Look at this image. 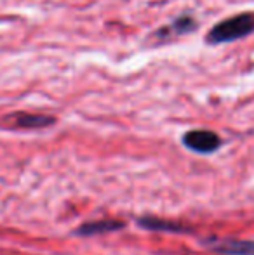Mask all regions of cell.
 I'll use <instances>...</instances> for the list:
<instances>
[{
	"mask_svg": "<svg viewBox=\"0 0 254 255\" xmlns=\"http://www.w3.org/2000/svg\"><path fill=\"white\" fill-rule=\"evenodd\" d=\"M254 33V10L234 14L232 17L220 21L214 24L206 35V42L209 45L230 44V42L241 40Z\"/></svg>",
	"mask_w": 254,
	"mask_h": 255,
	"instance_id": "6da1fadb",
	"label": "cell"
},
{
	"mask_svg": "<svg viewBox=\"0 0 254 255\" xmlns=\"http://www.w3.org/2000/svg\"><path fill=\"white\" fill-rule=\"evenodd\" d=\"M183 146L190 149L193 153L199 154H211L216 153L221 148L223 141L221 137L213 130H206V128H197V130H188L181 139Z\"/></svg>",
	"mask_w": 254,
	"mask_h": 255,
	"instance_id": "7a4b0ae2",
	"label": "cell"
},
{
	"mask_svg": "<svg viewBox=\"0 0 254 255\" xmlns=\"http://www.w3.org/2000/svg\"><path fill=\"white\" fill-rule=\"evenodd\" d=\"M209 250L223 255H254V242L251 240H204Z\"/></svg>",
	"mask_w": 254,
	"mask_h": 255,
	"instance_id": "3957f363",
	"label": "cell"
},
{
	"mask_svg": "<svg viewBox=\"0 0 254 255\" xmlns=\"http://www.w3.org/2000/svg\"><path fill=\"white\" fill-rule=\"evenodd\" d=\"M14 128H30V130H37V128H47L56 124L54 117L49 115H37V113H12L5 118Z\"/></svg>",
	"mask_w": 254,
	"mask_h": 255,
	"instance_id": "277c9868",
	"label": "cell"
},
{
	"mask_svg": "<svg viewBox=\"0 0 254 255\" xmlns=\"http://www.w3.org/2000/svg\"><path fill=\"white\" fill-rule=\"evenodd\" d=\"M122 221H112V219H103V221H94V222H85V224L78 226L73 231L75 236H98V235H106V233L119 231L124 228Z\"/></svg>",
	"mask_w": 254,
	"mask_h": 255,
	"instance_id": "5b68a950",
	"label": "cell"
},
{
	"mask_svg": "<svg viewBox=\"0 0 254 255\" xmlns=\"http://www.w3.org/2000/svg\"><path fill=\"white\" fill-rule=\"evenodd\" d=\"M197 28V21L193 19L188 14H183V16L176 17L169 26L162 28L159 31V38H167V37H180V35H187L192 33Z\"/></svg>",
	"mask_w": 254,
	"mask_h": 255,
	"instance_id": "8992f818",
	"label": "cell"
},
{
	"mask_svg": "<svg viewBox=\"0 0 254 255\" xmlns=\"http://www.w3.org/2000/svg\"><path fill=\"white\" fill-rule=\"evenodd\" d=\"M138 226L148 229V231H166V233H188V228H185L180 222L164 221L159 217H141L138 219Z\"/></svg>",
	"mask_w": 254,
	"mask_h": 255,
	"instance_id": "52a82bcc",
	"label": "cell"
}]
</instances>
